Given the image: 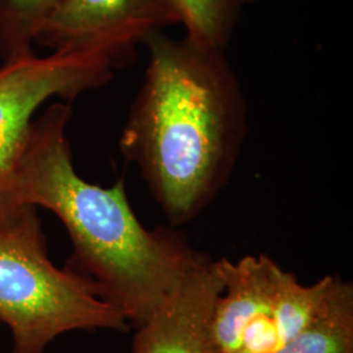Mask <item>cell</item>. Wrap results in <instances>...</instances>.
<instances>
[{
    "label": "cell",
    "mask_w": 353,
    "mask_h": 353,
    "mask_svg": "<svg viewBox=\"0 0 353 353\" xmlns=\"http://www.w3.org/2000/svg\"><path fill=\"white\" fill-rule=\"evenodd\" d=\"M224 284L221 259L203 254L137 327L131 353H220L214 341V313Z\"/></svg>",
    "instance_id": "obj_7"
},
{
    "label": "cell",
    "mask_w": 353,
    "mask_h": 353,
    "mask_svg": "<svg viewBox=\"0 0 353 353\" xmlns=\"http://www.w3.org/2000/svg\"><path fill=\"white\" fill-rule=\"evenodd\" d=\"M0 322L12 332L11 353H45L50 341L68 331L130 326L88 279L51 263L36 207L30 205L0 225Z\"/></svg>",
    "instance_id": "obj_3"
},
{
    "label": "cell",
    "mask_w": 353,
    "mask_h": 353,
    "mask_svg": "<svg viewBox=\"0 0 353 353\" xmlns=\"http://www.w3.org/2000/svg\"><path fill=\"white\" fill-rule=\"evenodd\" d=\"M119 139L173 225L196 219L227 186L249 131V108L227 50L153 33Z\"/></svg>",
    "instance_id": "obj_1"
},
{
    "label": "cell",
    "mask_w": 353,
    "mask_h": 353,
    "mask_svg": "<svg viewBox=\"0 0 353 353\" xmlns=\"http://www.w3.org/2000/svg\"><path fill=\"white\" fill-rule=\"evenodd\" d=\"M258 1H262V0H242L243 6H245V4H252V3H258Z\"/></svg>",
    "instance_id": "obj_11"
},
{
    "label": "cell",
    "mask_w": 353,
    "mask_h": 353,
    "mask_svg": "<svg viewBox=\"0 0 353 353\" xmlns=\"http://www.w3.org/2000/svg\"><path fill=\"white\" fill-rule=\"evenodd\" d=\"M113 67L96 57L34 52L0 67V188L23 151L34 115L52 97L71 103L80 94L106 85Z\"/></svg>",
    "instance_id": "obj_6"
},
{
    "label": "cell",
    "mask_w": 353,
    "mask_h": 353,
    "mask_svg": "<svg viewBox=\"0 0 353 353\" xmlns=\"http://www.w3.org/2000/svg\"><path fill=\"white\" fill-rule=\"evenodd\" d=\"M62 0H0V57L4 62L33 52L38 30Z\"/></svg>",
    "instance_id": "obj_10"
},
{
    "label": "cell",
    "mask_w": 353,
    "mask_h": 353,
    "mask_svg": "<svg viewBox=\"0 0 353 353\" xmlns=\"http://www.w3.org/2000/svg\"><path fill=\"white\" fill-rule=\"evenodd\" d=\"M176 4L186 37L227 50L240 23L242 0H176Z\"/></svg>",
    "instance_id": "obj_9"
},
{
    "label": "cell",
    "mask_w": 353,
    "mask_h": 353,
    "mask_svg": "<svg viewBox=\"0 0 353 353\" xmlns=\"http://www.w3.org/2000/svg\"><path fill=\"white\" fill-rule=\"evenodd\" d=\"M71 117V105L57 102L34 118L0 188V225L26 205L57 214L72 241L74 270L139 327L203 254L176 232L144 227L123 179L101 188L77 174L65 135Z\"/></svg>",
    "instance_id": "obj_2"
},
{
    "label": "cell",
    "mask_w": 353,
    "mask_h": 353,
    "mask_svg": "<svg viewBox=\"0 0 353 353\" xmlns=\"http://www.w3.org/2000/svg\"><path fill=\"white\" fill-rule=\"evenodd\" d=\"M181 26L176 0H62L38 30L52 52L96 57L114 70L135 62L153 33Z\"/></svg>",
    "instance_id": "obj_5"
},
{
    "label": "cell",
    "mask_w": 353,
    "mask_h": 353,
    "mask_svg": "<svg viewBox=\"0 0 353 353\" xmlns=\"http://www.w3.org/2000/svg\"><path fill=\"white\" fill-rule=\"evenodd\" d=\"M221 263L225 284L214 313L220 353L275 352L327 307L345 281L326 275L305 285L265 254Z\"/></svg>",
    "instance_id": "obj_4"
},
{
    "label": "cell",
    "mask_w": 353,
    "mask_h": 353,
    "mask_svg": "<svg viewBox=\"0 0 353 353\" xmlns=\"http://www.w3.org/2000/svg\"><path fill=\"white\" fill-rule=\"evenodd\" d=\"M274 353H353V285L344 281L327 307Z\"/></svg>",
    "instance_id": "obj_8"
}]
</instances>
